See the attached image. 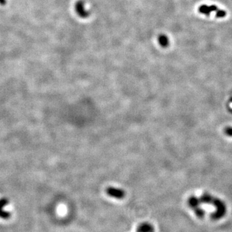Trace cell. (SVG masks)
<instances>
[{
    "mask_svg": "<svg viewBox=\"0 0 232 232\" xmlns=\"http://www.w3.org/2000/svg\"><path fill=\"white\" fill-rule=\"evenodd\" d=\"M200 204H212L215 208V211L212 215L211 217L213 219H219L225 215L226 212V207L224 203L218 198L213 197L208 193L203 194L199 198Z\"/></svg>",
    "mask_w": 232,
    "mask_h": 232,
    "instance_id": "1",
    "label": "cell"
},
{
    "mask_svg": "<svg viewBox=\"0 0 232 232\" xmlns=\"http://www.w3.org/2000/svg\"><path fill=\"white\" fill-rule=\"evenodd\" d=\"M106 193L110 197L117 199H122L125 197L126 195L124 190L121 188H115V187H108V188H107L106 189Z\"/></svg>",
    "mask_w": 232,
    "mask_h": 232,
    "instance_id": "2",
    "label": "cell"
},
{
    "mask_svg": "<svg viewBox=\"0 0 232 232\" xmlns=\"http://www.w3.org/2000/svg\"><path fill=\"white\" fill-rule=\"evenodd\" d=\"M9 201L7 199H0V218L3 219H8L11 217V213L5 209Z\"/></svg>",
    "mask_w": 232,
    "mask_h": 232,
    "instance_id": "3",
    "label": "cell"
},
{
    "mask_svg": "<svg viewBox=\"0 0 232 232\" xmlns=\"http://www.w3.org/2000/svg\"><path fill=\"white\" fill-rule=\"evenodd\" d=\"M137 232H154L155 229L152 224L149 222H143L137 228Z\"/></svg>",
    "mask_w": 232,
    "mask_h": 232,
    "instance_id": "4",
    "label": "cell"
},
{
    "mask_svg": "<svg viewBox=\"0 0 232 232\" xmlns=\"http://www.w3.org/2000/svg\"><path fill=\"white\" fill-rule=\"evenodd\" d=\"M188 203L189 206L191 209H193L194 210H195V209H197L199 207H200V205L199 198L197 197H195V196H194V195L191 196V197L188 199Z\"/></svg>",
    "mask_w": 232,
    "mask_h": 232,
    "instance_id": "5",
    "label": "cell"
},
{
    "mask_svg": "<svg viewBox=\"0 0 232 232\" xmlns=\"http://www.w3.org/2000/svg\"><path fill=\"white\" fill-rule=\"evenodd\" d=\"M224 132L226 136H227V137H232V127H226Z\"/></svg>",
    "mask_w": 232,
    "mask_h": 232,
    "instance_id": "6",
    "label": "cell"
}]
</instances>
